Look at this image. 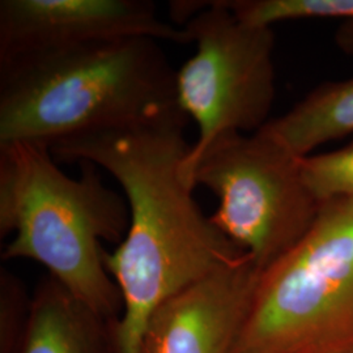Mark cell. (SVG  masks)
<instances>
[{
  "instance_id": "cell-14",
  "label": "cell",
  "mask_w": 353,
  "mask_h": 353,
  "mask_svg": "<svg viewBox=\"0 0 353 353\" xmlns=\"http://www.w3.org/2000/svg\"><path fill=\"white\" fill-rule=\"evenodd\" d=\"M335 43L341 52L353 57V20L341 23L335 32Z\"/></svg>"
},
{
  "instance_id": "cell-10",
  "label": "cell",
  "mask_w": 353,
  "mask_h": 353,
  "mask_svg": "<svg viewBox=\"0 0 353 353\" xmlns=\"http://www.w3.org/2000/svg\"><path fill=\"white\" fill-rule=\"evenodd\" d=\"M262 132L293 156L303 159L330 141L353 132V76L326 81L279 118L270 119Z\"/></svg>"
},
{
  "instance_id": "cell-15",
  "label": "cell",
  "mask_w": 353,
  "mask_h": 353,
  "mask_svg": "<svg viewBox=\"0 0 353 353\" xmlns=\"http://www.w3.org/2000/svg\"><path fill=\"white\" fill-rule=\"evenodd\" d=\"M351 353H353V352H351Z\"/></svg>"
},
{
  "instance_id": "cell-6",
  "label": "cell",
  "mask_w": 353,
  "mask_h": 353,
  "mask_svg": "<svg viewBox=\"0 0 353 353\" xmlns=\"http://www.w3.org/2000/svg\"><path fill=\"white\" fill-rule=\"evenodd\" d=\"M183 29L196 51L176 71L179 108L198 126L182 176L223 134L258 132L268 123L275 101V34L272 28L240 21L224 0L205 1Z\"/></svg>"
},
{
  "instance_id": "cell-8",
  "label": "cell",
  "mask_w": 353,
  "mask_h": 353,
  "mask_svg": "<svg viewBox=\"0 0 353 353\" xmlns=\"http://www.w3.org/2000/svg\"><path fill=\"white\" fill-rule=\"evenodd\" d=\"M259 275L245 252L181 290L152 316L140 353H233Z\"/></svg>"
},
{
  "instance_id": "cell-5",
  "label": "cell",
  "mask_w": 353,
  "mask_h": 353,
  "mask_svg": "<svg viewBox=\"0 0 353 353\" xmlns=\"http://www.w3.org/2000/svg\"><path fill=\"white\" fill-rule=\"evenodd\" d=\"M191 182L217 196L212 223L261 271L303 239L321 208L300 159L262 131L216 138L194 164Z\"/></svg>"
},
{
  "instance_id": "cell-7",
  "label": "cell",
  "mask_w": 353,
  "mask_h": 353,
  "mask_svg": "<svg viewBox=\"0 0 353 353\" xmlns=\"http://www.w3.org/2000/svg\"><path fill=\"white\" fill-rule=\"evenodd\" d=\"M147 37L191 43L147 0H1L0 63L75 46Z\"/></svg>"
},
{
  "instance_id": "cell-3",
  "label": "cell",
  "mask_w": 353,
  "mask_h": 353,
  "mask_svg": "<svg viewBox=\"0 0 353 353\" xmlns=\"http://www.w3.org/2000/svg\"><path fill=\"white\" fill-rule=\"evenodd\" d=\"M97 168L80 163L81 174L72 178L45 144L0 145V236H13L1 256L38 262L93 312L118 321L123 303L102 242L119 245L130 214L126 198Z\"/></svg>"
},
{
  "instance_id": "cell-13",
  "label": "cell",
  "mask_w": 353,
  "mask_h": 353,
  "mask_svg": "<svg viewBox=\"0 0 353 353\" xmlns=\"http://www.w3.org/2000/svg\"><path fill=\"white\" fill-rule=\"evenodd\" d=\"M32 296L21 280L0 270V353H16L26 332Z\"/></svg>"
},
{
  "instance_id": "cell-12",
  "label": "cell",
  "mask_w": 353,
  "mask_h": 353,
  "mask_svg": "<svg viewBox=\"0 0 353 353\" xmlns=\"http://www.w3.org/2000/svg\"><path fill=\"white\" fill-rule=\"evenodd\" d=\"M306 185L319 203L353 196V140L336 151L300 159Z\"/></svg>"
},
{
  "instance_id": "cell-4",
  "label": "cell",
  "mask_w": 353,
  "mask_h": 353,
  "mask_svg": "<svg viewBox=\"0 0 353 353\" xmlns=\"http://www.w3.org/2000/svg\"><path fill=\"white\" fill-rule=\"evenodd\" d=\"M351 352L353 196H341L261 271L233 353Z\"/></svg>"
},
{
  "instance_id": "cell-11",
  "label": "cell",
  "mask_w": 353,
  "mask_h": 353,
  "mask_svg": "<svg viewBox=\"0 0 353 353\" xmlns=\"http://www.w3.org/2000/svg\"><path fill=\"white\" fill-rule=\"evenodd\" d=\"M240 21L272 28L290 20L343 19L353 20V0H224Z\"/></svg>"
},
{
  "instance_id": "cell-2",
  "label": "cell",
  "mask_w": 353,
  "mask_h": 353,
  "mask_svg": "<svg viewBox=\"0 0 353 353\" xmlns=\"http://www.w3.org/2000/svg\"><path fill=\"white\" fill-rule=\"evenodd\" d=\"M160 41L117 39L0 63V145L51 144L94 131L188 122Z\"/></svg>"
},
{
  "instance_id": "cell-9",
  "label": "cell",
  "mask_w": 353,
  "mask_h": 353,
  "mask_svg": "<svg viewBox=\"0 0 353 353\" xmlns=\"http://www.w3.org/2000/svg\"><path fill=\"white\" fill-rule=\"evenodd\" d=\"M49 274L32 294L26 332L16 353H115V327Z\"/></svg>"
},
{
  "instance_id": "cell-1",
  "label": "cell",
  "mask_w": 353,
  "mask_h": 353,
  "mask_svg": "<svg viewBox=\"0 0 353 353\" xmlns=\"http://www.w3.org/2000/svg\"><path fill=\"white\" fill-rule=\"evenodd\" d=\"M188 122L94 131L50 145L57 161L92 163L115 178L130 214L126 237L105 252L122 297L115 353H140L156 310L176 293L245 252L203 214L182 176L192 144Z\"/></svg>"
}]
</instances>
